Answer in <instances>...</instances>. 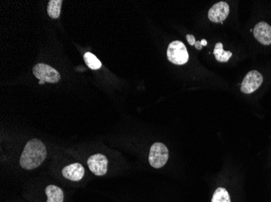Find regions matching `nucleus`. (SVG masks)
Listing matches in <instances>:
<instances>
[{
	"instance_id": "14",
	"label": "nucleus",
	"mask_w": 271,
	"mask_h": 202,
	"mask_svg": "<svg viewBox=\"0 0 271 202\" xmlns=\"http://www.w3.org/2000/svg\"><path fill=\"white\" fill-rule=\"evenodd\" d=\"M212 202H231V198L227 189L224 188L216 189L212 198Z\"/></svg>"
},
{
	"instance_id": "15",
	"label": "nucleus",
	"mask_w": 271,
	"mask_h": 202,
	"mask_svg": "<svg viewBox=\"0 0 271 202\" xmlns=\"http://www.w3.org/2000/svg\"><path fill=\"white\" fill-rule=\"evenodd\" d=\"M186 39L187 41H188V42H189V45H191V46H194V45H195L196 40L195 37H194V35L188 34V35L186 36Z\"/></svg>"
},
{
	"instance_id": "18",
	"label": "nucleus",
	"mask_w": 271,
	"mask_h": 202,
	"mask_svg": "<svg viewBox=\"0 0 271 202\" xmlns=\"http://www.w3.org/2000/svg\"><path fill=\"white\" fill-rule=\"evenodd\" d=\"M46 82L43 81V80H39V84H44Z\"/></svg>"
},
{
	"instance_id": "17",
	"label": "nucleus",
	"mask_w": 271,
	"mask_h": 202,
	"mask_svg": "<svg viewBox=\"0 0 271 202\" xmlns=\"http://www.w3.org/2000/svg\"><path fill=\"white\" fill-rule=\"evenodd\" d=\"M201 43H202V45L203 46H206L207 45V42L206 40L203 39L202 41H201Z\"/></svg>"
},
{
	"instance_id": "4",
	"label": "nucleus",
	"mask_w": 271,
	"mask_h": 202,
	"mask_svg": "<svg viewBox=\"0 0 271 202\" xmlns=\"http://www.w3.org/2000/svg\"><path fill=\"white\" fill-rule=\"evenodd\" d=\"M33 73L37 79L51 84L58 83L61 79L59 71L47 64H37L33 68Z\"/></svg>"
},
{
	"instance_id": "3",
	"label": "nucleus",
	"mask_w": 271,
	"mask_h": 202,
	"mask_svg": "<svg viewBox=\"0 0 271 202\" xmlns=\"http://www.w3.org/2000/svg\"><path fill=\"white\" fill-rule=\"evenodd\" d=\"M169 158V152L167 147L161 143H153L149 150V164L154 168L163 167Z\"/></svg>"
},
{
	"instance_id": "12",
	"label": "nucleus",
	"mask_w": 271,
	"mask_h": 202,
	"mask_svg": "<svg viewBox=\"0 0 271 202\" xmlns=\"http://www.w3.org/2000/svg\"><path fill=\"white\" fill-rule=\"evenodd\" d=\"M62 0H51L48 2L47 6V13L50 17L53 19H58L61 12V6H62Z\"/></svg>"
},
{
	"instance_id": "11",
	"label": "nucleus",
	"mask_w": 271,
	"mask_h": 202,
	"mask_svg": "<svg viewBox=\"0 0 271 202\" xmlns=\"http://www.w3.org/2000/svg\"><path fill=\"white\" fill-rule=\"evenodd\" d=\"M213 54H214L216 60L219 62H227L232 56L231 51L223 50V46L221 42H218L215 45V47L213 50Z\"/></svg>"
},
{
	"instance_id": "8",
	"label": "nucleus",
	"mask_w": 271,
	"mask_h": 202,
	"mask_svg": "<svg viewBox=\"0 0 271 202\" xmlns=\"http://www.w3.org/2000/svg\"><path fill=\"white\" fill-rule=\"evenodd\" d=\"M254 35L258 42L265 46L271 45V26L267 22H259L256 24Z\"/></svg>"
},
{
	"instance_id": "2",
	"label": "nucleus",
	"mask_w": 271,
	"mask_h": 202,
	"mask_svg": "<svg viewBox=\"0 0 271 202\" xmlns=\"http://www.w3.org/2000/svg\"><path fill=\"white\" fill-rule=\"evenodd\" d=\"M167 58L175 65H184L189 61V53L185 45L180 41L171 42L167 51Z\"/></svg>"
},
{
	"instance_id": "6",
	"label": "nucleus",
	"mask_w": 271,
	"mask_h": 202,
	"mask_svg": "<svg viewBox=\"0 0 271 202\" xmlns=\"http://www.w3.org/2000/svg\"><path fill=\"white\" fill-rule=\"evenodd\" d=\"M89 170L98 176H104L107 172L108 160L106 156L102 154H95L88 158Z\"/></svg>"
},
{
	"instance_id": "13",
	"label": "nucleus",
	"mask_w": 271,
	"mask_h": 202,
	"mask_svg": "<svg viewBox=\"0 0 271 202\" xmlns=\"http://www.w3.org/2000/svg\"><path fill=\"white\" fill-rule=\"evenodd\" d=\"M84 60H85L87 66L91 70H98L102 67V62L100 60L98 59V57L92 53H89V52L85 53L84 54Z\"/></svg>"
},
{
	"instance_id": "10",
	"label": "nucleus",
	"mask_w": 271,
	"mask_h": 202,
	"mask_svg": "<svg viewBox=\"0 0 271 202\" xmlns=\"http://www.w3.org/2000/svg\"><path fill=\"white\" fill-rule=\"evenodd\" d=\"M47 196V202H64V192L56 185H49L46 189Z\"/></svg>"
},
{
	"instance_id": "7",
	"label": "nucleus",
	"mask_w": 271,
	"mask_h": 202,
	"mask_svg": "<svg viewBox=\"0 0 271 202\" xmlns=\"http://www.w3.org/2000/svg\"><path fill=\"white\" fill-rule=\"evenodd\" d=\"M229 12L230 7L227 2H217L208 11V18L211 22L222 23L227 19Z\"/></svg>"
},
{
	"instance_id": "5",
	"label": "nucleus",
	"mask_w": 271,
	"mask_h": 202,
	"mask_svg": "<svg viewBox=\"0 0 271 202\" xmlns=\"http://www.w3.org/2000/svg\"><path fill=\"white\" fill-rule=\"evenodd\" d=\"M263 82V77L262 74L257 70H251L243 79L240 90L245 94H251L260 88Z\"/></svg>"
},
{
	"instance_id": "16",
	"label": "nucleus",
	"mask_w": 271,
	"mask_h": 202,
	"mask_svg": "<svg viewBox=\"0 0 271 202\" xmlns=\"http://www.w3.org/2000/svg\"><path fill=\"white\" fill-rule=\"evenodd\" d=\"M194 46H195L196 48L198 49V50H202L203 49V45L201 43L200 41L199 42H196Z\"/></svg>"
},
{
	"instance_id": "1",
	"label": "nucleus",
	"mask_w": 271,
	"mask_h": 202,
	"mask_svg": "<svg viewBox=\"0 0 271 202\" xmlns=\"http://www.w3.org/2000/svg\"><path fill=\"white\" fill-rule=\"evenodd\" d=\"M46 157L47 149L44 143L38 139H31L24 148L20 164L24 169H35L44 162Z\"/></svg>"
},
{
	"instance_id": "9",
	"label": "nucleus",
	"mask_w": 271,
	"mask_h": 202,
	"mask_svg": "<svg viewBox=\"0 0 271 202\" xmlns=\"http://www.w3.org/2000/svg\"><path fill=\"white\" fill-rule=\"evenodd\" d=\"M63 176L71 181H79L85 176V168L80 163L69 164L63 169Z\"/></svg>"
}]
</instances>
